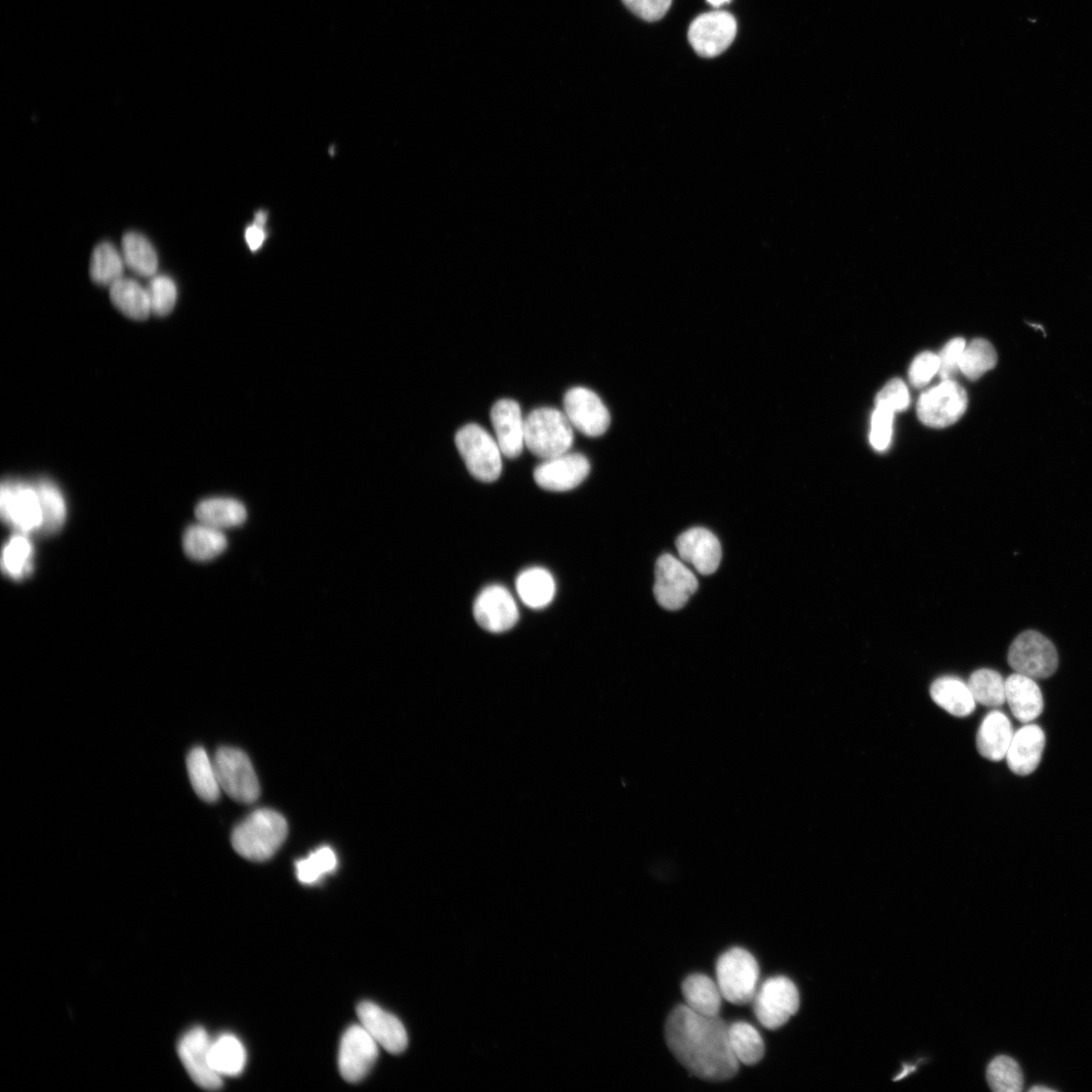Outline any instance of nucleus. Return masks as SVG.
Wrapping results in <instances>:
<instances>
[{
  "mask_svg": "<svg viewBox=\"0 0 1092 1092\" xmlns=\"http://www.w3.org/2000/svg\"><path fill=\"white\" fill-rule=\"evenodd\" d=\"M591 470L589 460L580 453H565L546 459L534 471L536 484L551 492H567L582 484Z\"/></svg>",
  "mask_w": 1092,
  "mask_h": 1092,
  "instance_id": "17",
  "label": "nucleus"
},
{
  "mask_svg": "<svg viewBox=\"0 0 1092 1092\" xmlns=\"http://www.w3.org/2000/svg\"><path fill=\"white\" fill-rule=\"evenodd\" d=\"M187 767L191 784L200 800L216 803L222 789L214 760L209 759L206 750L201 746L194 747L188 755Z\"/></svg>",
  "mask_w": 1092,
  "mask_h": 1092,
  "instance_id": "25",
  "label": "nucleus"
},
{
  "mask_svg": "<svg viewBox=\"0 0 1092 1092\" xmlns=\"http://www.w3.org/2000/svg\"><path fill=\"white\" fill-rule=\"evenodd\" d=\"M110 297L114 306L133 320H146L151 314V305L147 288L131 278H120L110 286Z\"/></svg>",
  "mask_w": 1092,
  "mask_h": 1092,
  "instance_id": "28",
  "label": "nucleus"
},
{
  "mask_svg": "<svg viewBox=\"0 0 1092 1092\" xmlns=\"http://www.w3.org/2000/svg\"><path fill=\"white\" fill-rule=\"evenodd\" d=\"M969 406L966 391L951 381L923 393L917 402V416L922 425L932 429H945L955 425Z\"/></svg>",
  "mask_w": 1092,
  "mask_h": 1092,
  "instance_id": "11",
  "label": "nucleus"
},
{
  "mask_svg": "<svg viewBox=\"0 0 1092 1092\" xmlns=\"http://www.w3.org/2000/svg\"><path fill=\"white\" fill-rule=\"evenodd\" d=\"M738 31L735 17L728 12H711L696 18L688 31L694 51L712 58L724 53L733 43Z\"/></svg>",
  "mask_w": 1092,
  "mask_h": 1092,
  "instance_id": "12",
  "label": "nucleus"
},
{
  "mask_svg": "<svg viewBox=\"0 0 1092 1092\" xmlns=\"http://www.w3.org/2000/svg\"><path fill=\"white\" fill-rule=\"evenodd\" d=\"M1030 1091L1031 1092H1040V1091H1042V1092H1054L1055 1090L1053 1089V1088H1049V1087H1046V1086L1039 1085V1086L1032 1087L1030 1089Z\"/></svg>",
  "mask_w": 1092,
  "mask_h": 1092,
  "instance_id": "49",
  "label": "nucleus"
},
{
  "mask_svg": "<svg viewBox=\"0 0 1092 1092\" xmlns=\"http://www.w3.org/2000/svg\"><path fill=\"white\" fill-rule=\"evenodd\" d=\"M697 589L696 576L680 560L670 555H663L658 560L654 594L663 609L676 611L683 608Z\"/></svg>",
  "mask_w": 1092,
  "mask_h": 1092,
  "instance_id": "9",
  "label": "nucleus"
},
{
  "mask_svg": "<svg viewBox=\"0 0 1092 1092\" xmlns=\"http://www.w3.org/2000/svg\"><path fill=\"white\" fill-rule=\"evenodd\" d=\"M491 420L502 453L508 458L518 457L525 444L519 404L507 399L498 401L491 410Z\"/></svg>",
  "mask_w": 1092,
  "mask_h": 1092,
  "instance_id": "20",
  "label": "nucleus"
},
{
  "mask_svg": "<svg viewBox=\"0 0 1092 1092\" xmlns=\"http://www.w3.org/2000/svg\"><path fill=\"white\" fill-rule=\"evenodd\" d=\"M121 256L125 267L134 273L152 277L158 270V257L151 242L138 232L125 233L121 239Z\"/></svg>",
  "mask_w": 1092,
  "mask_h": 1092,
  "instance_id": "31",
  "label": "nucleus"
},
{
  "mask_svg": "<svg viewBox=\"0 0 1092 1092\" xmlns=\"http://www.w3.org/2000/svg\"><path fill=\"white\" fill-rule=\"evenodd\" d=\"M680 558L701 575L716 573L722 562V545L711 531L696 527L682 533L676 541Z\"/></svg>",
  "mask_w": 1092,
  "mask_h": 1092,
  "instance_id": "19",
  "label": "nucleus"
},
{
  "mask_svg": "<svg viewBox=\"0 0 1092 1092\" xmlns=\"http://www.w3.org/2000/svg\"><path fill=\"white\" fill-rule=\"evenodd\" d=\"M753 999L755 1017L769 1030L781 1028L800 1010V992L783 976L768 979Z\"/></svg>",
  "mask_w": 1092,
  "mask_h": 1092,
  "instance_id": "10",
  "label": "nucleus"
},
{
  "mask_svg": "<svg viewBox=\"0 0 1092 1092\" xmlns=\"http://www.w3.org/2000/svg\"><path fill=\"white\" fill-rule=\"evenodd\" d=\"M895 412L884 406H876L872 415L870 441L878 451L886 450L892 441Z\"/></svg>",
  "mask_w": 1092,
  "mask_h": 1092,
  "instance_id": "42",
  "label": "nucleus"
},
{
  "mask_svg": "<svg viewBox=\"0 0 1092 1092\" xmlns=\"http://www.w3.org/2000/svg\"><path fill=\"white\" fill-rule=\"evenodd\" d=\"M730 1043L739 1062L751 1066L765 1055V1043L760 1033L747 1023H735L729 1029Z\"/></svg>",
  "mask_w": 1092,
  "mask_h": 1092,
  "instance_id": "35",
  "label": "nucleus"
},
{
  "mask_svg": "<svg viewBox=\"0 0 1092 1092\" xmlns=\"http://www.w3.org/2000/svg\"><path fill=\"white\" fill-rule=\"evenodd\" d=\"M212 1041L203 1028L195 1027L179 1043V1055L186 1070L196 1085L206 1090H218L223 1086V1077L211 1063Z\"/></svg>",
  "mask_w": 1092,
  "mask_h": 1092,
  "instance_id": "13",
  "label": "nucleus"
},
{
  "mask_svg": "<svg viewBox=\"0 0 1092 1092\" xmlns=\"http://www.w3.org/2000/svg\"><path fill=\"white\" fill-rule=\"evenodd\" d=\"M183 544L189 558L206 562L224 553L227 548V538L220 529L200 523L187 529Z\"/></svg>",
  "mask_w": 1092,
  "mask_h": 1092,
  "instance_id": "29",
  "label": "nucleus"
},
{
  "mask_svg": "<svg viewBox=\"0 0 1092 1092\" xmlns=\"http://www.w3.org/2000/svg\"><path fill=\"white\" fill-rule=\"evenodd\" d=\"M244 1045L232 1034H223L212 1041L211 1063L221 1077L240 1075L246 1065Z\"/></svg>",
  "mask_w": 1092,
  "mask_h": 1092,
  "instance_id": "32",
  "label": "nucleus"
},
{
  "mask_svg": "<svg viewBox=\"0 0 1092 1092\" xmlns=\"http://www.w3.org/2000/svg\"><path fill=\"white\" fill-rule=\"evenodd\" d=\"M566 416L571 425L589 437L603 435L609 429L611 418L601 399L585 388L570 390L564 399Z\"/></svg>",
  "mask_w": 1092,
  "mask_h": 1092,
  "instance_id": "16",
  "label": "nucleus"
},
{
  "mask_svg": "<svg viewBox=\"0 0 1092 1092\" xmlns=\"http://www.w3.org/2000/svg\"><path fill=\"white\" fill-rule=\"evenodd\" d=\"M987 1081L996 1092H1021L1024 1075L1016 1060L1009 1056H998L987 1068Z\"/></svg>",
  "mask_w": 1092,
  "mask_h": 1092,
  "instance_id": "39",
  "label": "nucleus"
},
{
  "mask_svg": "<svg viewBox=\"0 0 1092 1092\" xmlns=\"http://www.w3.org/2000/svg\"><path fill=\"white\" fill-rule=\"evenodd\" d=\"M379 1046L360 1024L349 1028L340 1049L343 1077L351 1083L361 1081L379 1058Z\"/></svg>",
  "mask_w": 1092,
  "mask_h": 1092,
  "instance_id": "14",
  "label": "nucleus"
},
{
  "mask_svg": "<svg viewBox=\"0 0 1092 1092\" xmlns=\"http://www.w3.org/2000/svg\"><path fill=\"white\" fill-rule=\"evenodd\" d=\"M287 832V822L280 814L263 809L252 813L235 827L231 842L241 857L265 862L281 847Z\"/></svg>",
  "mask_w": 1092,
  "mask_h": 1092,
  "instance_id": "2",
  "label": "nucleus"
},
{
  "mask_svg": "<svg viewBox=\"0 0 1092 1092\" xmlns=\"http://www.w3.org/2000/svg\"><path fill=\"white\" fill-rule=\"evenodd\" d=\"M33 561L34 546L28 534L16 533L4 546L3 572L12 580H24L33 572Z\"/></svg>",
  "mask_w": 1092,
  "mask_h": 1092,
  "instance_id": "34",
  "label": "nucleus"
},
{
  "mask_svg": "<svg viewBox=\"0 0 1092 1092\" xmlns=\"http://www.w3.org/2000/svg\"><path fill=\"white\" fill-rule=\"evenodd\" d=\"M940 359L939 356L932 352L920 353L910 365L909 368V381L910 384L917 389L926 387L934 375L939 372Z\"/></svg>",
  "mask_w": 1092,
  "mask_h": 1092,
  "instance_id": "43",
  "label": "nucleus"
},
{
  "mask_svg": "<svg viewBox=\"0 0 1092 1092\" xmlns=\"http://www.w3.org/2000/svg\"><path fill=\"white\" fill-rule=\"evenodd\" d=\"M996 363L997 354L991 344L984 340H975L966 346L960 360V370L968 379L975 381L994 368Z\"/></svg>",
  "mask_w": 1092,
  "mask_h": 1092,
  "instance_id": "38",
  "label": "nucleus"
},
{
  "mask_svg": "<svg viewBox=\"0 0 1092 1092\" xmlns=\"http://www.w3.org/2000/svg\"><path fill=\"white\" fill-rule=\"evenodd\" d=\"M622 2L641 19L657 22L665 16L673 0H622Z\"/></svg>",
  "mask_w": 1092,
  "mask_h": 1092,
  "instance_id": "46",
  "label": "nucleus"
},
{
  "mask_svg": "<svg viewBox=\"0 0 1092 1092\" xmlns=\"http://www.w3.org/2000/svg\"><path fill=\"white\" fill-rule=\"evenodd\" d=\"M35 486L43 511V526L40 533L54 534L63 527L66 520L65 498L59 487L51 480H38Z\"/></svg>",
  "mask_w": 1092,
  "mask_h": 1092,
  "instance_id": "33",
  "label": "nucleus"
},
{
  "mask_svg": "<svg viewBox=\"0 0 1092 1092\" xmlns=\"http://www.w3.org/2000/svg\"><path fill=\"white\" fill-rule=\"evenodd\" d=\"M474 616L487 632H508L519 620V610L513 595L506 586L492 585L479 594L474 604Z\"/></svg>",
  "mask_w": 1092,
  "mask_h": 1092,
  "instance_id": "15",
  "label": "nucleus"
},
{
  "mask_svg": "<svg viewBox=\"0 0 1092 1092\" xmlns=\"http://www.w3.org/2000/svg\"><path fill=\"white\" fill-rule=\"evenodd\" d=\"M516 590L520 600L531 609L549 606L556 595L553 575L543 568H529L517 578Z\"/></svg>",
  "mask_w": 1092,
  "mask_h": 1092,
  "instance_id": "26",
  "label": "nucleus"
},
{
  "mask_svg": "<svg viewBox=\"0 0 1092 1092\" xmlns=\"http://www.w3.org/2000/svg\"><path fill=\"white\" fill-rule=\"evenodd\" d=\"M267 221L268 214L264 211H260L257 214L255 223H252L245 231V240L252 252L259 251L267 240Z\"/></svg>",
  "mask_w": 1092,
  "mask_h": 1092,
  "instance_id": "47",
  "label": "nucleus"
},
{
  "mask_svg": "<svg viewBox=\"0 0 1092 1092\" xmlns=\"http://www.w3.org/2000/svg\"><path fill=\"white\" fill-rule=\"evenodd\" d=\"M966 348L963 339H955L948 343L938 355L940 359L939 375L942 381H951L952 377L960 370V360Z\"/></svg>",
  "mask_w": 1092,
  "mask_h": 1092,
  "instance_id": "45",
  "label": "nucleus"
},
{
  "mask_svg": "<svg viewBox=\"0 0 1092 1092\" xmlns=\"http://www.w3.org/2000/svg\"><path fill=\"white\" fill-rule=\"evenodd\" d=\"M730 1027L719 1017H704L685 1005L668 1016L664 1035L670 1053L695 1076L726 1081L739 1071L729 1037Z\"/></svg>",
  "mask_w": 1092,
  "mask_h": 1092,
  "instance_id": "1",
  "label": "nucleus"
},
{
  "mask_svg": "<svg viewBox=\"0 0 1092 1092\" xmlns=\"http://www.w3.org/2000/svg\"><path fill=\"white\" fill-rule=\"evenodd\" d=\"M455 444L474 478L484 483L499 479L503 467L502 451L485 429L469 425L456 433Z\"/></svg>",
  "mask_w": 1092,
  "mask_h": 1092,
  "instance_id": "7",
  "label": "nucleus"
},
{
  "mask_svg": "<svg viewBox=\"0 0 1092 1092\" xmlns=\"http://www.w3.org/2000/svg\"><path fill=\"white\" fill-rule=\"evenodd\" d=\"M707 2L714 8H720L725 4L730 3L731 0H707Z\"/></svg>",
  "mask_w": 1092,
  "mask_h": 1092,
  "instance_id": "48",
  "label": "nucleus"
},
{
  "mask_svg": "<svg viewBox=\"0 0 1092 1092\" xmlns=\"http://www.w3.org/2000/svg\"><path fill=\"white\" fill-rule=\"evenodd\" d=\"M124 267L121 252L112 243L102 242L93 251L90 275L96 284L111 286L122 278Z\"/></svg>",
  "mask_w": 1092,
  "mask_h": 1092,
  "instance_id": "36",
  "label": "nucleus"
},
{
  "mask_svg": "<svg viewBox=\"0 0 1092 1092\" xmlns=\"http://www.w3.org/2000/svg\"><path fill=\"white\" fill-rule=\"evenodd\" d=\"M338 864L334 851L329 847H322L296 863L297 877L303 885H315L325 875L333 873Z\"/></svg>",
  "mask_w": 1092,
  "mask_h": 1092,
  "instance_id": "40",
  "label": "nucleus"
},
{
  "mask_svg": "<svg viewBox=\"0 0 1092 1092\" xmlns=\"http://www.w3.org/2000/svg\"><path fill=\"white\" fill-rule=\"evenodd\" d=\"M1015 732L1009 718L993 710L982 721L976 738V745L983 758L991 762L1005 759Z\"/></svg>",
  "mask_w": 1092,
  "mask_h": 1092,
  "instance_id": "23",
  "label": "nucleus"
},
{
  "mask_svg": "<svg viewBox=\"0 0 1092 1092\" xmlns=\"http://www.w3.org/2000/svg\"><path fill=\"white\" fill-rule=\"evenodd\" d=\"M1007 660L1016 673L1035 680L1053 676L1059 665L1053 643L1035 630H1028L1017 637Z\"/></svg>",
  "mask_w": 1092,
  "mask_h": 1092,
  "instance_id": "8",
  "label": "nucleus"
},
{
  "mask_svg": "<svg viewBox=\"0 0 1092 1092\" xmlns=\"http://www.w3.org/2000/svg\"><path fill=\"white\" fill-rule=\"evenodd\" d=\"M969 686L976 701L983 706L996 708L1005 703V680L996 670L980 668L972 675Z\"/></svg>",
  "mask_w": 1092,
  "mask_h": 1092,
  "instance_id": "37",
  "label": "nucleus"
},
{
  "mask_svg": "<svg viewBox=\"0 0 1092 1092\" xmlns=\"http://www.w3.org/2000/svg\"><path fill=\"white\" fill-rule=\"evenodd\" d=\"M930 691L934 702L953 717L968 718L975 710L976 701L969 683L957 677L945 676L937 679Z\"/></svg>",
  "mask_w": 1092,
  "mask_h": 1092,
  "instance_id": "24",
  "label": "nucleus"
},
{
  "mask_svg": "<svg viewBox=\"0 0 1092 1092\" xmlns=\"http://www.w3.org/2000/svg\"><path fill=\"white\" fill-rule=\"evenodd\" d=\"M214 764L222 791L233 801L251 805L259 800L260 781L248 755L243 750L222 746L215 754Z\"/></svg>",
  "mask_w": 1092,
  "mask_h": 1092,
  "instance_id": "6",
  "label": "nucleus"
},
{
  "mask_svg": "<svg viewBox=\"0 0 1092 1092\" xmlns=\"http://www.w3.org/2000/svg\"><path fill=\"white\" fill-rule=\"evenodd\" d=\"M1045 745L1044 731L1037 725L1026 724L1015 732L1005 755L1007 766L1018 776L1033 774L1042 761Z\"/></svg>",
  "mask_w": 1092,
  "mask_h": 1092,
  "instance_id": "21",
  "label": "nucleus"
},
{
  "mask_svg": "<svg viewBox=\"0 0 1092 1092\" xmlns=\"http://www.w3.org/2000/svg\"><path fill=\"white\" fill-rule=\"evenodd\" d=\"M147 291L152 314L165 317L174 311L178 302V287L173 278L154 275L147 286Z\"/></svg>",
  "mask_w": 1092,
  "mask_h": 1092,
  "instance_id": "41",
  "label": "nucleus"
},
{
  "mask_svg": "<svg viewBox=\"0 0 1092 1092\" xmlns=\"http://www.w3.org/2000/svg\"><path fill=\"white\" fill-rule=\"evenodd\" d=\"M686 1005L704 1017H719L723 994L719 984L703 975H692L682 984Z\"/></svg>",
  "mask_w": 1092,
  "mask_h": 1092,
  "instance_id": "27",
  "label": "nucleus"
},
{
  "mask_svg": "<svg viewBox=\"0 0 1092 1092\" xmlns=\"http://www.w3.org/2000/svg\"><path fill=\"white\" fill-rule=\"evenodd\" d=\"M0 512L3 520L20 533L40 532L43 511L35 484L7 479L0 490Z\"/></svg>",
  "mask_w": 1092,
  "mask_h": 1092,
  "instance_id": "5",
  "label": "nucleus"
},
{
  "mask_svg": "<svg viewBox=\"0 0 1092 1092\" xmlns=\"http://www.w3.org/2000/svg\"><path fill=\"white\" fill-rule=\"evenodd\" d=\"M910 396L905 384L898 379L891 381L876 398V406H884L892 411L902 412L908 408Z\"/></svg>",
  "mask_w": 1092,
  "mask_h": 1092,
  "instance_id": "44",
  "label": "nucleus"
},
{
  "mask_svg": "<svg viewBox=\"0 0 1092 1092\" xmlns=\"http://www.w3.org/2000/svg\"><path fill=\"white\" fill-rule=\"evenodd\" d=\"M357 1016L360 1025L388 1053L400 1054L405 1052L408 1034L398 1018L370 1001L359 1003Z\"/></svg>",
  "mask_w": 1092,
  "mask_h": 1092,
  "instance_id": "18",
  "label": "nucleus"
},
{
  "mask_svg": "<svg viewBox=\"0 0 1092 1092\" xmlns=\"http://www.w3.org/2000/svg\"><path fill=\"white\" fill-rule=\"evenodd\" d=\"M1005 702L1024 725L1036 721L1044 710L1043 694L1035 679L1019 673L1005 680Z\"/></svg>",
  "mask_w": 1092,
  "mask_h": 1092,
  "instance_id": "22",
  "label": "nucleus"
},
{
  "mask_svg": "<svg viewBox=\"0 0 1092 1092\" xmlns=\"http://www.w3.org/2000/svg\"><path fill=\"white\" fill-rule=\"evenodd\" d=\"M717 977L723 997L733 1004L744 1005L757 994L759 964L746 950L733 948L720 957Z\"/></svg>",
  "mask_w": 1092,
  "mask_h": 1092,
  "instance_id": "4",
  "label": "nucleus"
},
{
  "mask_svg": "<svg viewBox=\"0 0 1092 1092\" xmlns=\"http://www.w3.org/2000/svg\"><path fill=\"white\" fill-rule=\"evenodd\" d=\"M195 516L202 524L222 529L243 524L247 518V511L237 500L209 498L198 504Z\"/></svg>",
  "mask_w": 1092,
  "mask_h": 1092,
  "instance_id": "30",
  "label": "nucleus"
},
{
  "mask_svg": "<svg viewBox=\"0 0 1092 1092\" xmlns=\"http://www.w3.org/2000/svg\"><path fill=\"white\" fill-rule=\"evenodd\" d=\"M524 442L532 454L545 460L563 455L574 443L573 426L557 409H536L524 420Z\"/></svg>",
  "mask_w": 1092,
  "mask_h": 1092,
  "instance_id": "3",
  "label": "nucleus"
}]
</instances>
